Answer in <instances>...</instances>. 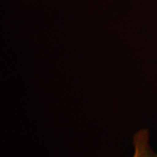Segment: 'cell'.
Returning <instances> with one entry per match:
<instances>
[{"mask_svg": "<svg viewBox=\"0 0 157 157\" xmlns=\"http://www.w3.org/2000/svg\"><path fill=\"white\" fill-rule=\"evenodd\" d=\"M135 152L133 157H157V153L149 144V133L147 129H140L133 137Z\"/></svg>", "mask_w": 157, "mask_h": 157, "instance_id": "obj_1", "label": "cell"}]
</instances>
